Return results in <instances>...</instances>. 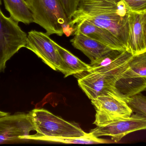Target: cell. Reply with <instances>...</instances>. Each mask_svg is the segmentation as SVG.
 Returning a JSON list of instances; mask_svg holds the SVG:
<instances>
[{"instance_id":"52a82bcc","label":"cell","mask_w":146,"mask_h":146,"mask_svg":"<svg viewBox=\"0 0 146 146\" xmlns=\"http://www.w3.org/2000/svg\"><path fill=\"white\" fill-rule=\"evenodd\" d=\"M146 129V117L135 113L127 118L117 119L97 126L89 132L92 136H109L118 142L127 135L135 131Z\"/></svg>"},{"instance_id":"277c9868","label":"cell","mask_w":146,"mask_h":146,"mask_svg":"<svg viewBox=\"0 0 146 146\" xmlns=\"http://www.w3.org/2000/svg\"><path fill=\"white\" fill-rule=\"evenodd\" d=\"M27 37L19 23L5 16L0 8V73L4 71L8 61L26 47Z\"/></svg>"},{"instance_id":"3957f363","label":"cell","mask_w":146,"mask_h":146,"mask_svg":"<svg viewBox=\"0 0 146 146\" xmlns=\"http://www.w3.org/2000/svg\"><path fill=\"white\" fill-rule=\"evenodd\" d=\"M38 136L81 137L87 134L78 124L70 123L44 109H35L29 112Z\"/></svg>"},{"instance_id":"7a4b0ae2","label":"cell","mask_w":146,"mask_h":146,"mask_svg":"<svg viewBox=\"0 0 146 146\" xmlns=\"http://www.w3.org/2000/svg\"><path fill=\"white\" fill-rule=\"evenodd\" d=\"M29 8L33 15V22L42 27L48 35L74 34V27L69 25L59 0H31Z\"/></svg>"},{"instance_id":"ba28073f","label":"cell","mask_w":146,"mask_h":146,"mask_svg":"<svg viewBox=\"0 0 146 146\" xmlns=\"http://www.w3.org/2000/svg\"><path fill=\"white\" fill-rule=\"evenodd\" d=\"M36 131L30 113H17L0 117V144L27 140Z\"/></svg>"},{"instance_id":"5bb4252c","label":"cell","mask_w":146,"mask_h":146,"mask_svg":"<svg viewBox=\"0 0 146 146\" xmlns=\"http://www.w3.org/2000/svg\"><path fill=\"white\" fill-rule=\"evenodd\" d=\"M10 17L16 22L29 25L33 22V15L24 0H3Z\"/></svg>"},{"instance_id":"44dd1931","label":"cell","mask_w":146,"mask_h":146,"mask_svg":"<svg viewBox=\"0 0 146 146\" xmlns=\"http://www.w3.org/2000/svg\"><path fill=\"white\" fill-rule=\"evenodd\" d=\"M9 115L8 113L3 112V111H0V117L4 116L7 115Z\"/></svg>"},{"instance_id":"ac0fdd59","label":"cell","mask_w":146,"mask_h":146,"mask_svg":"<svg viewBox=\"0 0 146 146\" xmlns=\"http://www.w3.org/2000/svg\"><path fill=\"white\" fill-rule=\"evenodd\" d=\"M133 112L145 116L146 117V96L141 93L125 99Z\"/></svg>"},{"instance_id":"8fae6325","label":"cell","mask_w":146,"mask_h":146,"mask_svg":"<svg viewBox=\"0 0 146 146\" xmlns=\"http://www.w3.org/2000/svg\"><path fill=\"white\" fill-rule=\"evenodd\" d=\"M74 27V35L82 33L105 45L112 49L121 51L127 50L124 45L110 32L89 21H80L75 24Z\"/></svg>"},{"instance_id":"603a6c76","label":"cell","mask_w":146,"mask_h":146,"mask_svg":"<svg viewBox=\"0 0 146 146\" xmlns=\"http://www.w3.org/2000/svg\"><path fill=\"white\" fill-rule=\"evenodd\" d=\"M2 4V2L1 1V0H0V6H1V5Z\"/></svg>"},{"instance_id":"e0dca14e","label":"cell","mask_w":146,"mask_h":146,"mask_svg":"<svg viewBox=\"0 0 146 146\" xmlns=\"http://www.w3.org/2000/svg\"><path fill=\"white\" fill-rule=\"evenodd\" d=\"M121 77L146 78V51L133 56Z\"/></svg>"},{"instance_id":"30bf717a","label":"cell","mask_w":146,"mask_h":146,"mask_svg":"<svg viewBox=\"0 0 146 146\" xmlns=\"http://www.w3.org/2000/svg\"><path fill=\"white\" fill-rule=\"evenodd\" d=\"M128 25L127 50L133 55L146 51V13L130 11Z\"/></svg>"},{"instance_id":"7402d4cb","label":"cell","mask_w":146,"mask_h":146,"mask_svg":"<svg viewBox=\"0 0 146 146\" xmlns=\"http://www.w3.org/2000/svg\"><path fill=\"white\" fill-rule=\"evenodd\" d=\"M24 1H25V2L28 5V7H30V5H31V0H24Z\"/></svg>"},{"instance_id":"d6986e66","label":"cell","mask_w":146,"mask_h":146,"mask_svg":"<svg viewBox=\"0 0 146 146\" xmlns=\"http://www.w3.org/2000/svg\"><path fill=\"white\" fill-rule=\"evenodd\" d=\"M81 0H59L66 15L69 21L72 20L74 13L78 8Z\"/></svg>"},{"instance_id":"9c48e42d","label":"cell","mask_w":146,"mask_h":146,"mask_svg":"<svg viewBox=\"0 0 146 146\" xmlns=\"http://www.w3.org/2000/svg\"><path fill=\"white\" fill-rule=\"evenodd\" d=\"M118 79L116 76L106 74L91 72L80 77L78 83L82 90L91 100L99 96L108 94L122 97L115 87L116 82Z\"/></svg>"},{"instance_id":"7c38bea8","label":"cell","mask_w":146,"mask_h":146,"mask_svg":"<svg viewBox=\"0 0 146 146\" xmlns=\"http://www.w3.org/2000/svg\"><path fill=\"white\" fill-rule=\"evenodd\" d=\"M70 42L75 48L81 51L89 58L91 63L98 61L113 50L82 33L75 35Z\"/></svg>"},{"instance_id":"6da1fadb","label":"cell","mask_w":146,"mask_h":146,"mask_svg":"<svg viewBox=\"0 0 146 146\" xmlns=\"http://www.w3.org/2000/svg\"><path fill=\"white\" fill-rule=\"evenodd\" d=\"M129 10L123 0H81L69 24L87 21L110 32L127 49Z\"/></svg>"},{"instance_id":"8992f818","label":"cell","mask_w":146,"mask_h":146,"mask_svg":"<svg viewBox=\"0 0 146 146\" xmlns=\"http://www.w3.org/2000/svg\"><path fill=\"white\" fill-rule=\"evenodd\" d=\"M96 110L94 124L98 126L117 119L127 118L133 111L125 99L114 94L99 96L91 99Z\"/></svg>"},{"instance_id":"9a60e30c","label":"cell","mask_w":146,"mask_h":146,"mask_svg":"<svg viewBox=\"0 0 146 146\" xmlns=\"http://www.w3.org/2000/svg\"><path fill=\"white\" fill-rule=\"evenodd\" d=\"M62 59L68 72V76L79 74L83 73H88L91 69L90 65L86 64L74 55L71 52L53 40Z\"/></svg>"},{"instance_id":"2e32d148","label":"cell","mask_w":146,"mask_h":146,"mask_svg":"<svg viewBox=\"0 0 146 146\" xmlns=\"http://www.w3.org/2000/svg\"><path fill=\"white\" fill-rule=\"evenodd\" d=\"M27 140L42 141L49 142H57L68 144H99L110 143L109 141L100 139L92 136L90 133L81 137H49V136H38L31 135Z\"/></svg>"},{"instance_id":"4fadbf2b","label":"cell","mask_w":146,"mask_h":146,"mask_svg":"<svg viewBox=\"0 0 146 146\" xmlns=\"http://www.w3.org/2000/svg\"><path fill=\"white\" fill-rule=\"evenodd\" d=\"M117 92L125 99L146 90V78H121L116 82Z\"/></svg>"},{"instance_id":"ffe728a7","label":"cell","mask_w":146,"mask_h":146,"mask_svg":"<svg viewBox=\"0 0 146 146\" xmlns=\"http://www.w3.org/2000/svg\"><path fill=\"white\" fill-rule=\"evenodd\" d=\"M131 12L146 13V0H123Z\"/></svg>"},{"instance_id":"5b68a950","label":"cell","mask_w":146,"mask_h":146,"mask_svg":"<svg viewBox=\"0 0 146 146\" xmlns=\"http://www.w3.org/2000/svg\"><path fill=\"white\" fill-rule=\"evenodd\" d=\"M25 48L52 69L64 74L65 78L68 76L67 69L49 35L36 30L30 31L27 34Z\"/></svg>"}]
</instances>
